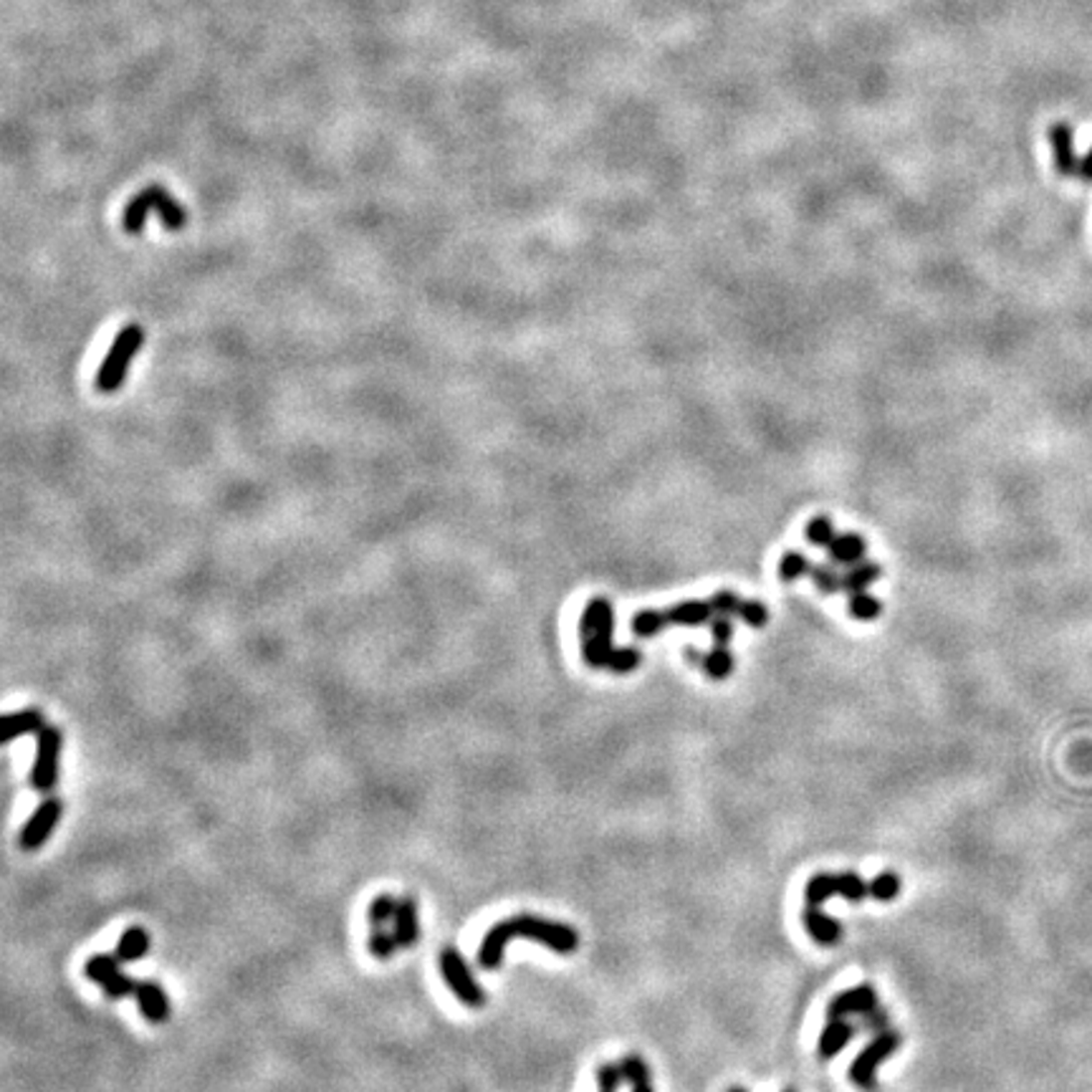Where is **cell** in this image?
<instances>
[{
	"label": "cell",
	"mask_w": 1092,
	"mask_h": 1092,
	"mask_svg": "<svg viewBox=\"0 0 1092 1092\" xmlns=\"http://www.w3.org/2000/svg\"><path fill=\"white\" fill-rule=\"evenodd\" d=\"M623 1070H620V1065H602L600 1070H597V1085H600V1092H618L620 1082H623Z\"/></svg>",
	"instance_id": "obj_34"
},
{
	"label": "cell",
	"mask_w": 1092,
	"mask_h": 1092,
	"mask_svg": "<svg viewBox=\"0 0 1092 1092\" xmlns=\"http://www.w3.org/2000/svg\"><path fill=\"white\" fill-rule=\"evenodd\" d=\"M149 210H157L162 218V223H165L167 231H182L185 228V223H188V210L182 208L180 203H177L175 198H172L170 193H167L165 188H160V185H149L147 190H142L139 195H134L132 200H129V205L124 208V218H121V226H124V231L129 233V236H137V233H142L144 228V221H147L149 216Z\"/></svg>",
	"instance_id": "obj_2"
},
{
	"label": "cell",
	"mask_w": 1092,
	"mask_h": 1092,
	"mask_svg": "<svg viewBox=\"0 0 1092 1092\" xmlns=\"http://www.w3.org/2000/svg\"><path fill=\"white\" fill-rule=\"evenodd\" d=\"M620 1070H623L625 1080L633 1085V1092H652L650 1070H647V1065L642 1062L640 1057H637V1054H630V1057H625L623 1062H620Z\"/></svg>",
	"instance_id": "obj_22"
},
{
	"label": "cell",
	"mask_w": 1092,
	"mask_h": 1092,
	"mask_svg": "<svg viewBox=\"0 0 1092 1092\" xmlns=\"http://www.w3.org/2000/svg\"><path fill=\"white\" fill-rule=\"evenodd\" d=\"M847 613L852 615L855 620L870 623V620H875L877 615L883 613V605H880V600H875L872 595H867V592H855V595H849Z\"/></svg>",
	"instance_id": "obj_24"
},
{
	"label": "cell",
	"mask_w": 1092,
	"mask_h": 1092,
	"mask_svg": "<svg viewBox=\"0 0 1092 1092\" xmlns=\"http://www.w3.org/2000/svg\"><path fill=\"white\" fill-rule=\"evenodd\" d=\"M802 921H805L807 933L815 938L817 944L832 946L837 944L839 936H842V923L824 916L822 910H817V905H807L805 913H802Z\"/></svg>",
	"instance_id": "obj_15"
},
{
	"label": "cell",
	"mask_w": 1092,
	"mask_h": 1092,
	"mask_svg": "<svg viewBox=\"0 0 1092 1092\" xmlns=\"http://www.w3.org/2000/svg\"><path fill=\"white\" fill-rule=\"evenodd\" d=\"M867 1026H872V1029H877V1034L880 1031H885V1024H888V1019H885V1014L880 1009H872L867 1011Z\"/></svg>",
	"instance_id": "obj_36"
},
{
	"label": "cell",
	"mask_w": 1092,
	"mask_h": 1092,
	"mask_svg": "<svg viewBox=\"0 0 1092 1092\" xmlns=\"http://www.w3.org/2000/svg\"><path fill=\"white\" fill-rule=\"evenodd\" d=\"M900 1044V1037L895 1034V1031H880L875 1039H872L870 1044H867L865 1049H862L860 1054L855 1057V1062L849 1065V1080L855 1082L860 1090L865 1092H875L877 1090V1080H875V1070L877 1065L883 1062V1059H888L890 1054L898 1049Z\"/></svg>",
	"instance_id": "obj_7"
},
{
	"label": "cell",
	"mask_w": 1092,
	"mask_h": 1092,
	"mask_svg": "<svg viewBox=\"0 0 1092 1092\" xmlns=\"http://www.w3.org/2000/svg\"><path fill=\"white\" fill-rule=\"evenodd\" d=\"M144 344V329L139 324H127L124 329L119 331L114 337V344H111V349L106 352L104 362H101L99 372H96V380H94V387L99 392H116L121 385H124V380H127V372H129V364H132L134 354L142 349Z\"/></svg>",
	"instance_id": "obj_3"
},
{
	"label": "cell",
	"mask_w": 1092,
	"mask_h": 1092,
	"mask_svg": "<svg viewBox=\"0 0 1092 1092\" xmlns=\"http://www.w3.org/2000/svg\"><path fill=\"white\" fill-rule=\"evenodd\" d=\"M805 536L807 541H812V544L824 546V549H827V546L834 541V524L829 519H824V516H817V519H812L810 524H807Z\"/></svg>",
	"instance_id": "obj_31"
},
{
	"label": "cell",
	"mask_w": 1092,
	"mask_h": 1092,
	"mask_svg": "<svg viewBox=\"0 0 1092 1092\" xmlns=\"http://www.w3.org/2000/svg\"><path fill=\"white\" fill-rule=\"evenodd\" d=\"M812 567H815V564L807 562L805 554L787 552L782 557V562H779V580H782V582H795V580H800V577H805V574H810Z\"/></svg>",
	"instance_id": "obj_26"
},
{
	"label": "cell",
	"mask_w": 1092,
	"mask_h": 1092,
	"mask_svg": "<svg viewBox=\"0 0 1092 1092\" xmlns=\"http://www.w3.org/2000/svg\"><path fill=\"white\" fill-rule=\"evenodd\" d=\"M713 605L711 602H680V605L665 610V618L670 625H703L713 618Z\"/></svg>",
	"instance_id": "obj_18"
},
{
	"label": "cell",
	"mask_w": 1092,
	"mask_h": 1092,
	"mask_svg": "<svg viewBox=\"0 0 1092 1092\" xmlns=\"http://www.w3.org/2000/svg\"><path fill=\"white\" fill-rule=\"evenodd\" d=\"M84 977L89 982H94L96 987H101V992L106 994V999L111 1001H119V999H127L137 992V984L129 977H124L119 971V959L116 956L96 954L84 964Z\"/></svg>",
	"instance_id": "obj_9"
},
{
	"label": "cell",
	"mask_w": 1092,
	"mask_h": 1092,
	"mask_svg": "<svg viewBox=\"0 0 1092 1092\" xmlns=\"http://www.w3.org/2000/svg\"><path fill=\"white\" fill-rule=\"evenodd\" d=\"M711 635H713V642H716V647H726L728 642H731V637H734V625H731V618H716L711 623Z\"/></svg>",
	"instance_id": "obj_35"
},
{
	"label": "cell",
	"mask_w": 1092,
	"mask_h": 1092,
	"mask_svg": "<svg viewBox=\"0 0 1092 1092\" xmlns=\"http://www.w3.org/2000/svg\"><path fill=\"white\" fill-rule=\"evenodd\" d=\"M703 670H706L713 680L728 678L731 670H734V657H731V652H728L726 647H716V650H711L706 657H703Z\"/></svg>",
	"instance_id": "obj_27"
},
{
	"label": "cell",
	"mask_w": 1092,
	"mask_h": 1092,
	"mask_svg": "<svg viewBox=\"0 0 1092 1092\" xmlns=\"http://www.w3.org/2000/svg\"><path fill=\"white\" fill-rule=\"evenodd\" d=\"M685 657H688V660H693V662H703V657H706V655H701V652L690 647V650H685Z\"/></svg>",
	"instance_id": "obj_38"
},
{
	"label": "cell",
	"mask_w": 1092,
	"mask_h": 1092,
	"mask_svg": "<svg viewBox=\"0 0 1092 1092\" xmlns=\"http://www.w3.org/2000/svg\"><path fill=\"white\" fill-rule=\"evenodd\" d=\"M711 605L716 615L731 618V615H741V605H744V602H741L734 592H716V595L711 597Z\"/></svg>",
	"instance_id": "obj_32"
},
{
	"label": "cell",
	"mask_w": 1092,
	"mask_h": 1092,
	"mask_svg": "<svg viewBox=\"0 0 1092 1092\" xmlns=\"http://www.w3.org/2000/svg\"><path fill=\"white\" fill-rule=\"evenodd\" d=\"M728 1092H746V1090H744V1087H731ZM787 1092H792V1090H787Z\"/></svg>",
	"instance_id": "obj_39"
},
{
	"label": "cell",
	"mask_w": 1092,
	"mask_h": 1092,
	"mask_svg": "<svg viewBox=\"0 0 1092 1092\" xmlns=\"http://www.w3.org/2000/svg\"><path fill=\"white\" fill-rule=\"evenodd\" d=\"M597 607V628L592 637L582 640V657L592 667H613L618 647H613L615 633V610L607 600H595Z\"/></svg>",
	"instance_id": "obj_6"
},
{
	"label": "cell",
	"mask_w": 1092,
	"mask_h": 1092,
	"mask_svg": "<svg viewBox=\"0 0 1092 1092\" xmlns=\"http://www.w3.org/2000/svg\"><path fill=\"white\" fill-rule=\"evenodd\" d=\"M46 726V716L41 708H23V711L8 713L0 723V744L8 746L13 744L21 736L39 734L41 728Z\"/></svg>",
	"instance_id": "obj_13"
},
{
	"label": "cell",
	"mask_w": 1092,
	"mask_h": 1092,
	"mask_svg": "<svg viewBox=\"0 0 1092 1092\" xmlns=\"http://www.w3.org/2000/svg\"><path fill=\"white\" fill-rule=\"evenodd\" d=\"M880 574H883L880 564H875V562L855 564L852 569H847V574H842V592H847V595H855V592H865L867 587L872 585V582L880 580Z\"/></svg>",
	"instance_id": "obj_20"
},
{
	"label": "cell",
	"mask_w": 1092,
	"mask_h": 1092,
	"mask_svg": "<svg viewBox=\"0 0 1092 1092\" xmlns=\"http://www.w3.org/2000/svg\"><path fill=\"white\" fill-rule=\"evenodd\" d=\"M398 936H395V931H387L385 926H372L370 931V951L375 959L380 961H387L392 959V954H395V949H398Z\"/></svg>",
	"instance_id": "obj_25"
},
{
	"label": "cell",
	"mask_w": 1092,
	"mask_h": 1092,
	"mask_svg": "<svg viewBox=\"0 0 1092 1092\" xmlns=\"http://www.w3.org/2000/svg\"><path fill=\"white\" fill-rule=\"evenodd\" d=\"M149 954V933L142 926H132L121 933V938L116 941V959L121 964H132V961L144 959Z\"/></svg>",
	"instance_id": "obj_17"
},
{
	"label": "cell",
	"mask_w": 1092,
	"mask_h": 1092,
	"mask_svg": "<svg viewBox=\"0 0 1092 1092\" xmlns=\"http://www.w3.org/2000/svg\"><path fill=\"white\" fill-rule=\"evenodd\" d=\"M61 815H64V802L61 800H44L39 807H36V812L31 815V819H28L26 824H23L21 829V837H18V844H21V849H26V852H34V849H41L46 842H49V837L54 834L56 824H59Z\"/></svg>",
	"instance_id": "obj_10"
},
{
	"label": "cell",
	"mask_w": 1092,
	"mask_h": 1092,
	"mask_svg": "<svg viewBox=\"0 0 1092 1092\" xmlns=\"http://www.w3.org/2000/svg\"><path fill=\"white\" fill-rule=\"evenodd\" d=\"M36 736H39V746H36L34 769H31V787L41 795H49L59 784V756L61 746H64V734H61L59 726L46 723Z\"/></svg>",
	"instance_id": "obj_4"
},
{
	"label": "cell",
	"mask_w": 1092,
	"mask_h": 1092,
	"mask_svg": "<svg viewBox=\"0 0 1092 1092\" xmlns=\"http://www.w3.org/2000/svg\"><path fill=\"white\" fill-rule=\"evenodd\" d=\"M395 936H398V944L403 946V949H410V946L418 944V936H420V923H418V903H415V898H410V895H405L403 900L398 903V913H395Z\"/></svg>",
	"instance_id": "obj_16"
},
{
	"label": "cell",
	"mask_w": 1092,
	"mask_h": 1092,
	"mask_svg": "<svg viewBox=\"0 0 1092 1092\" xmlns=\"http://www.w3.org/2000/svg\"><path fill=\"white\" fill-rule=\"evenodd\" d=\"M875 989L862 984V987L847 989V992H839L837 997L829 999L827 1019H844L849 1014H867V1011L875 1009Z\"/></svg>",
	"instance_id": "obj_12"
},
{
	"label": "cell",
	"mask_w": 1092,
	"mask_h": 1092,
	"mask_svg": "<svg viewBox=\"0 0 1092 1092\" xmlns=\"http://www.w3.org/2000/svg\"><path fill=\"white\" fill-rule=\"evenodd\" d=\"M1080 177L1085 182H1092V147H1090V152L1085 155V160L1080 162Z\"/></svg>",
	"instance_id": "obj_37"
},
{
	"label": "cell",
	"mask_w": 1092,
	"mask_h": 1092,
	"mask_svg": "<svg viewBox=\"0 0 1092 1092\" xmlns=\"http://www.w3.org/2000/svg\"><path fill=\"white\" fill-rule=\"evenodd\" d=\"M837 895L844 900H852V903H860L870 895V885L857 872H839V875L819 872V875L812 877L805 888L807 905H822L824 900L837 898Z\"/></svg>",
	"instance_id": "obj_5"
},
{
	"label": "cell",
	"mask_w": 1092,
	"mask_h": 1092,
	"mask_svg": "<svg viewBox=\"0 0 1092 1092\" xmlns=\"http://www.w3.org/2000/svg\"><path fill=\"white\" fill-rule=\"evenodd\" d=\"M398 903L392 895H377L372 900L370 910H367V918H370V926H385L387 921H395V913H398Z\"/></svg>",
	"instance_id": "obj_28"
},
{
	"label": "cell",
	"mask_w": 1092,
	"mask_h": 1092,
	"mask_svg": "<svg viewBox=\"0 0 1092 1092\" xmlns=\"http://www.w3.org/2000/svg\"><path fill=\"white\" fill-rule=\"evenodd\" d=\"M810 574L812 580H815L817 590L822 592V595H837V592H842V577L829 567H824V564H815Z\"/></svg>",
	"instance_id": "obj_30"
},
{
	"label": "cell",
	"mask_w": 1092,
	"mask_h": 1092,
	"mask_svg": "<svg viewBox=\"0 0 1092 1092\" xmlns=\"http://www.w3.org/2000/svg\"><path fill=\"white\" fill-rule=\"evenodd\" d=\"M667 625L670 623L665 618V610L662 613H657V610H642V613H637L633 618V633L637 637H655Z\"/></svg>",
	"instance_id": "obj_23"
},
{
	"label": "cell",
	"mask_w": 1092,
	"mask_h": 1092,
	"mask_svg": "<svg viewBox=\"0 0 1092 1092\" xmlns=\"http://www.w3.org/2000/svg\"><path fill=\"white\" fill-rule=\"evenodd\" d=\"M137 1006L142 1011L144 1019L149 1024H165L170 1019V1001H167V994L162 992L160 984L155 982H142L137 984Z\"/></svg>",
	"instance_id": "obj_14"
},
{
	"label": "cell",
	"mask_w": 1092,
	"mask_h": 1092,
	"mask_svg": "<svg viewBox=\"0 0 1092 1092\" xmlns=\"http://www.w3.org/2000/svg\"><path fill=\"white\" fill-rule=\"evenodd\" d=\"M744 623H749L751 628H764V625L769 623V610L762 605V602H744L741 605V615H739Z\"/></svg>",
	"instance_id": "obj_33"
},
{
	"label": "cell",
	"mask_w": 1092,
	"mask_h": 1092,
	"mask_svg": "<svg viewBox=\"0 0 1092 1092\" xmlns=\"http://www.w3.org/2000/svg\"><path fill=\"white\" fill-rule=\"evenodd\" d=\"M1049 144L1054 152V167L1062 177L1080 175V162L1075 152V132L1067 121H1054L1049 127Z\"/></svg>",
	"instance_id": "obj_11"
},
{
	"label": "cell",
	"mask_w": 1092,
	"mask_h": 1092,
	"mask_svg": "<svg viewBox=\"0 0 1092 1092\" xmlns=\"http://www.w3.org/2000/svg\"><path fill=\"white\" fill-rule=\"evenodd\" d=\"M852 1034H855V1029L844 1019H827V1026H824L822 1037H819V1057L832 1059L834 1054L842 1052V1047L852 1039Z\"/></svg>",
	"instance_id": "obj_19"
},
{
	"label": "cell",
	"mask_w": 1092,
	"mask_h": 1092,
	"mask_svg": "<svg viewBox=\"0 0 1092 1092\" xmlns=\"http://www.w3.org/2000/svg\"><path fill=\"white\" fill-rule=\"evenodd\" d=\"M513 938H529V941H536V944L549 946L557 954H572L580 946V936L567 923H554L546 921V918L531 916V913H519V916L496 923L491 931L485 933L478 949V964L488 971L498 969L503 961L506 944L513 941Z\"/></svg>",
	"instance_id": "obj_1"
},
{
	"label": "cell",
	"mask_w": 1092,
	"mask_h": 1092,
	"mask_svg": "<svg viewBox=\"0 0 1092 1092\" xmlns=\"http://www.w3.org/2000/svg\"><path fill=\"white\" fill-rule=\"evenodd\" d=\"M829 549V557L834 559V562L839 564H857L862 557H865V539L857 534H844V536H834L832 544L827 546Z\"/></svg>",
	"instance_id": "obj_21"
},
{
	"label": "cell",
	"mask_w": 1092,
	"mask_h": 1092,
	"mask_svg": "<svg viewBox=\"0 0 1092 1092\" xmlns=\"http://www.w3.org/2000/svg\"><path fill=\"white\" fill-rule=\"evenodd\" d=\"M898 893H900V877L893 875V872H883V875H877L870 883V898L883 900V903L895 900L898 898Z\"/></svg>",
	"instance_id": "obj_29"
},
{
	"label": "cell",
	"mask_w": 1092,
	"mask_h": 1092,
	"mask_svg": "<svg viewBox=\"0 0 1092 1092\" xmlns=\"http://www.w3.org/2000/svg\"><path fill=\"white\" fill-rule=\"evenodd\" d=\"M441 974L446 979V984L451 987V992L455 994L458 1001H463L470 1009H478L485 1004V992L480 989V984L475 982L473 974H470L468 964H465L463 956L458 951L446 949L441 954Z\"/></svg>",
	"instance_id": "obj_8"
}]
</instances>
